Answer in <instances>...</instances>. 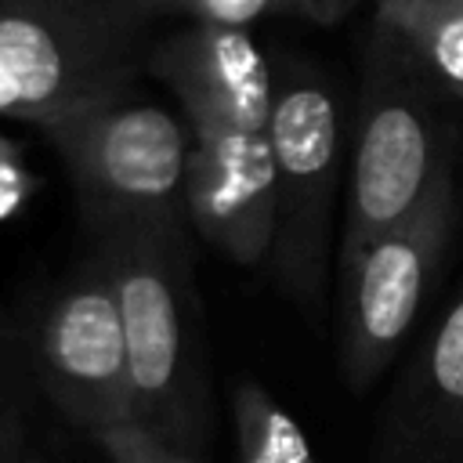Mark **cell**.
<instances>
[{
    "label": "cell",
    "mask_w": 463,
    "mask_h": 463,
    "mask_svg": "<svg viewBox=\"0 0 463 463\" xmlns=\"http://www.w3.org/2000/svg\"><path fill=\"white\" fill-rule=\"evenodd\" d=\"M152 18L184 14L195 25H224L246 29L268 11H282V0H137Z\"/></svg>",
    "instance_id": "5bb4252c"
},
{
    "label": "cell",
    "mask_w": 463,
    "mask_h": 463,
    "mask_svg": "<svg viewBox=\"0 0 463 463\" xmlns=\"http://www.w3.org/2000/svg\"><path fill=\"white\" fill-rule=\"evenodd\" d=\"M362 0H282V11H293L307 22H318V25H333L340 18H347Z\"/></svg>",
    "instance_id": "e0dca14e"
},
{
    "label": "cell",
    "mask_w": 463,
    "mask_h": 463,
    "mask_svg": "<svg viewBox=\"0 0 463 463\" xmlns=\"http://www.w3.org/2000/svg\"><path fill=\"white\" fill-rule=\"evenodd\" d=\"M152 22L137 0H0V119L47 130L123 98Z\"/></svg>",
    "instance_id": "7a4b0ae2"
},
{
    "label": "cell",
    "mask_w": 463,
    "mask_h": 463,
    "mask_svg": "<svg viewBox=\"0 0 463 463\" xmlns=\"http://www.w3.org/2000/svg\"><path fill=\"white\" fill-rule=\"evenodd\" d=\"M449 166V141L416 87V72L376 29L358 105L336 271L347 268L380 232L409 217Z\"/></svg>",
    "instance_id": "5b68a950"
},
{
    "label": "cell",
    "mask_w": 463,
    "mask_h": 463,
    "mask_svg": "<svg viewBox=\"0 0 463 463\" xmlns=\"http://www.w3.org/2000/svg\"><path fill=\"white\" fill-rule=\"evenodd\" d=\"M14 340L33 383L65 423L94 438L130 420L127 336L112 275L98 253L33 311Z\"/></svg>",
    "instance_id": "8992f818"
},
{
    "label": "cell",
    "mask_w": 463,
    "mask_h": 463,
    "mask_svg": "<svg viewBox=\"0 0 463 463\" xmlns=\"http://www.w3.org/2000/svg\"><path fill=\"white\" fill-rule=\"evenodd\" d=\"M184 213L235 264H264L275 235V163L268 130H192Z\"/></svg>",
    "instance_id": "ba28073f"
},
{
    "label": "cell",
    "mask_w": 463,
    "mask_h": 463,
    "mask_svg": "<svg viewBox=\"0 0 463 463\" xmlns=\"http://www.w3.org/2000/svg\"><path fill=\"white\" fill-rule=\"evenodd\" d=\"M11 351H18V340H11V333L0 326V358H11Z\"/></svg>",
    "instance_id": "ac0fdd59"
},
{
    "label": "cell",
    "mask_w": 463,
    "mask_h": 463,
    "mask_svg": "<svg viewBox=\"0 0 463 463\" xmlns=\"http://www.w3.org/2000/svg\"><path fill=\"white\" fill-rule=\"evenodd\" d=\"M22 463H47V459H40V456H33V452H29V456H25Z\"/></svg>",
    "instance_id": "d6986e66"
},
{
    "label": "cell",
    "mask_w": 463,
    "mask_h": 463,
    "mask_svg": "<svg viewBox=\"0 0 463 463\" xmlns=\"http://www.w3.org/2000/svg\"><path fill=\"white\" fill-rule=\"evenodd\" d=\"M373 11L416 76L463 98V0H373Z\"/></svg>",
    "instance_id": "8fae6325"
},
{
    "label": "cell",
    "mask_w": 463,
    "mask_h": 463,
    "mask_svg": "<svg viewBox=\"0 0 463 463\" xmlns=\"http://www.w3.org/2000/svg\"><path fill=\"white\" fill-rule=\"evenodd\" d=\"M232 430L239 463H318L304 427L253 376L232 387Z\"/></svg>",
    "instance_id": "7c38bea8"
},
{
    "label": "cell",
    "mask_w": 463,
    "mask_h": 463,
    "mask_svg": "<svg viewBox=\"0 0 463 463\" xmlns=\"http://www.w3.org/2000/svg\"><path fill=\"white\" fill-rule=\"evenodd\" d=\"M7 358H0V463H22L29 456L25 445V405L18 387L4 376Z\"/></svg>",
    "instance_id": "9a60e30c"
},
{
    "label": "cell",
    "mask_w": 463,
    "mask_h": 463,
    "mask_svg": "<svg viewBox=\"0 0 463 463\" xmlns=\"http://www.w3.org/2000/svg\"><path fill=\"white\" fill-rule=\"evenodd\" d=\"M365 463H463V293L391 387Z\"/></svg>",
    "instance_id": "30bf717a"
},
{
    "label": "cell",
    "mask_w": 463,
    "mask_h": 463,
    "mask_svg": "<svg viewBox=\"0 0 463 463\" xmlns=\"http://www.w3.org/2000/svg\"><path fill=\"white\" fill-rule=\"evenodd\" d=\"M94 441L105 449L109 463H206L203 452L184 449L137 420L112 423L101 434H94Z\"/></svg>",
    "instance_id": "4fadbf2b"
},
{
    "label": "cell",
    "mask_w": 463,
    "mask_h": 463,
    "mask_svg": "<svg viewBox=\"0 0 463 463\" xmlns=\"http://www.w3.org/2000/svg\"><path fill=\"white\" fill-rule=\"evenodd\" d=\"M94 232L184 221L192 130L159 105L112 98L43 130Z\"/></svg>",
    "instance_id": "277c9868"
},
{
    "label": "cell",
    "mask_w": 463,
    "mask_h": 463,
    "mask_svg": "<svg viewBox=\"0 0 463 463\" xmlns=\"http://www.w3.org/2000/svg\"><path fill=\"white\" fill-rule=\"evenodd\" d=\"M456 184L441 170L427 199L380 232L347 268H340V373L354 394H365L394 362L452 235Z\"/></svg>",
    "instance_id": "52a82bcc"
},
{
    "label": "cell",
    "mask_w": 463,
    "mask_h": 463,
    "mask_svg": "<svg viewBox=\"0 0 463 463\" xmlns=\"http://www.w3.org/2000/svg\"><path fill=\"white\" fill-rule=\"evenodd\" d=\"M271 80L268 134L275 163V235L268 264L297 307L318 318L344 177V112L336 87L300 58H282Z\"/></svg>",
    "instance_id": "3957f363"
},
{
    "label": "cell",
    "mask_w": 463,
    "mask_h": 463,
    "mask_svg": "<svg viewBox=\"0 0 463 463\" xmlns=\"http://www.w3.org/2000/svg\"><path fill=\"white\" fill-rule=\"evenodd\" d=\"M148 69L177 94L188 130H268L275 80L246 29L188 25L148 51Z\"/></svg>",
    "instance_id": "9c48e42d"
},
{
    "label": "cell",
    "mask_w": 463,
    "mask_h": 463,
    "mask_svg": "<svg viewBox=\"0 0 463 463\" xmlns=\"http://www.w3.org/2000/svg\"><path fill=\"white\" fill-rule=\"evenodd\" d=\"M94 239L119 300L130 365V420L203 452L210 434V394L184 221L112 224L94 232Z\"/></svg>",
    "instance_id": "6da1fadb"
},
{
    "label": "cell",
    "mask_w": 463,
    "mask_h": 463,
    "mask_svg": "<svg viewBox=\"0 0 463 463\" xmlns=\"http://www.w3.org/2000/svg\"><path fill=\"white\" fill-rule=\"evenodd\" d=\"M29 192H33V177L22 152L14 148V141L0 137V221L14 217L25 206Z\"/></svg>",
    "instance_id": "2e32d148"
}]
</instances>
